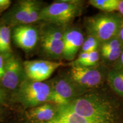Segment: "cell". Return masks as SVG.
I'll return each mask as SVG.
<instances>
[{"instance_id":"cell-6","label":"cell","mask_w":123,"mask_h":123,"mask_svg":"<svg viewBox=\"0 0 123 123\" xmlns=\"http://www.w3.org/2000/svg\"><path fill=\"white\" fill-rule=\"evenodd\" d=\"M5 58V73L1 83L5 88L15 90L27 78L23 63L12 54Z\"/></svg>"},{"instance_id":"cell-27","label":"cell","mask_w":123,"mask_h":123,"mask_svg":"<svg viewBox=\"0 0 123 123\" xmlns=\"http://www.w3.org/2000/svg\"><path fill=\"white\" fill-rule=\"evenodd\" d=\"M119 38H120V39L122 41V42L123 43V27L121 29V30L120 32L119 35Z\"/></svg>"},{"instance_id":"cell-11","label":"cell","mask_w":123,"mask_h":123,"mask_svg":"<svg viewBox=\"0 0 123 123\" xmlns=\"http://www.w3.org/2000/svg\"><path fill=\"white\" fill-rule=\"evenodd\" d=\"M30 0L19 1L3 17L5 24L14 27L25 25L28 16Z\"/></svg>"},{"instance_id":"cell-23","label":"cell","mask_w":123,"mask_h":123,"mask_svg":"<svg viewBox=\"0 0 123 123\" xmlns=\"http://www.w3.org/2000/svg\"><path fill=\"white\" fill-rule=\"evenodd\" d=\"M11 4L10 0H0V13L8 9Z\"/></svg>"},{"instance_id":"cell-13","label":"cell","mask_w":123,"mask_h":123,"mask_svg":"<svg viewBox=\"0 0 123 123\" xmlns=\"http://www.w3.org/2000/svg\"><path fill=\"white\" fill-rule=\"evenodd\" d=\"M35 123H98L83 117L64 106H59L56 108V113L51 120L46 122Z\"/></svg>"},{"instance_id":"cell-12","label":"cell","mask_w":123,"mask_h":123,"mask_svg":"<svg viewBox=\"0 0 123 123\" xmlns=\"http://www.w3.org/2000/svg\"><path fill=\"white\" fill-rule=\"evenodd\" d=\"M41 48L46 56L50 59H60L63 58V40H58L40 31Z\"/></svg>"},{"instance_id":"cell-1","label":"cell","mask_w":123,"mask_h":123,"mask_svg":"<svg viewBox=\"0 0 123 123\" xmlns=\"http://www.w3.org/2000/svg\"><path fill=\"white\" fill-rule=\"evenodd\" d=\"M77 115L98 123H114L115 112L112 104L93 93L79 96L64 105Z\"/></svg>"},{"instance_id":"cell-19","label":"cell","mask_w":123,"mask_h":123,"mask_svg":"<svg viewBox=\"0 0 123 123\" xmlns=\"http://www.w3.org/2000/svg\"><path fill=\"white\" fill-rule=\"evenodd\" d=\"M100 42L96 38L91 35H88V37L84 41L83 45L81 46V53H90L91 52L97 51Z\"/></svg>"},{"instance_id":"cell-16","label":"cell","mask_w":123,"mask_h":123,"mask_svg":"<svg viewBox=\"0 0 123 123\" xmlns=\"http://www.w3.org/2000/svg\"><path fill=\"white\" fill-rule=\"evenodd\" d=\"M108 83L114 91L123 96V71L113 70L108 75Z\"/></svg>"},{"instance_id":"cell-21","label":"cell","mask_w":123,"mask_h":123,"mask_svg":"<svg viewBox=\"0 0 123 123\" xmlns=\"http://www.w3.org/2000/svg\"><path fill=\"white\" fill-rule=\"evenodd\" d=\"M99 60V52L97 51L91 52L89 54L88 58L85 61L83 62L80 64L81 67H93V66H96L98 63Z\"/></svg>"},{"instance_id":"cell-20","label":"cell","mask_w":123,"mask_h":123,"mask_svg":"<svg viewBox=\"0 0 123 123\" xmlns=\"http://www.w3.org/2000/svg\"><path fill=\"white\" fill-rule=\"evenodd\" d=\"M123 43L118 37L101 43V51L123 49Z\"/></svg>"},{"instance_id":"cell-14","label":"cell","mask_w":123,"mask_h":123,"mask_svg":"<svg viewBox=\"0 0 123 123\" xmlns=\"http://www.w3.org/2000/svg\"><path fill=\"white\" fill-rule=\"evenodd\" d=\"M56 108L50 103H46L31 108L29 111L30 119L38 122H46L51 120L56 113Z\"/></svg>"},{"instance_id":"cell-28","label":"cell","mask_w":123,"mask_h":123,"mask_svg":"<svg viewBox=\"0 0 123 123\" xmlns=\"http://www.w3.org/2000/svg\"><path fill=\"white\" fill-rule=\"evenodd\" d=\"M120 64L122 67H123V51L121 53L120 57Z\"/></svg>"},{"instance_id":"cell-10","label":"cell","mask_w":123,"mask_h":123,"mask_svg":"<svg viewBox=\"0 0 123 123\" xmlns=\"http://www.w3.org/2000/svg\"><path fill=\"white\" fill-rule=\"evenodd\" d=\"M84 42L83 34L76 29H66L63 37V58L73 61Z\"/></svg>"},{"instance_id":"cell-25","label":"cell","mask_w":123,"mask_h":123,"mask_svg":"<svg viewBox=\"0 0 123 123\" xmlns=\"http://www.w3.org/2000/svg\"><path fill=\"white\" fill-rule=\"evenodd\" d=\"M118 11L123 18V0H119V6H118Z\"/></svg>"},{"instance_id":"cell-3","label":"cell","mask_w":123,"mask_h":123,"mask_svg":"<svg viewBox=\"0 0 123 123\" xmlns=\"http://www.w3.org/2000/svg\"><path fill=\"white\" fill-rule=\"evenodd\" d=\"M80 7V3L76 1H56L42 7L39 21L64 27L79 14Z\"/></svg>"},{"instance_id":"cell-2","label":"cell","mask_w":123,"mask_h":123,"mask_svg":"<svg viewBox=\"0 0 123 123\" xmlns=\"http://www.w3.org/2000/svg\"><path fill=\"white\" fill-rule=\"evenodd\" d=\"M85 26L89 35L103 43L119 37L123 21L115 14H99L86 18Z\"/></svg>"},{"instance_id":"cell-8","label":"cell","mask_w":123,"mask_h":123,"mask_svg":"<svg viewBox=\"0 0 123 123\" xmlns=\"http://www.w3.org/2000/svg\"><path fill=\"white\" fill-rule=\"evenodd\" d=\"M68 75L80 90L96 87L102 81L101 72L94 67L71 66Z\"/></svg>"},{"instance_id":"cell-17","label":"cell","mask_w":123,"mask_h":123,"mask_svg":"<svg viewBox=\"0 0 123 123\" xmlns=\"http://www.w3.org/2000/svg\"><path fill=\"white\" fill-rule=\"evenodd\" d=\"M90 4L101 11L112 12L118 11L119 0H91Z\"/></svg>"},{"instance_id":"cell-4","label":"cell","mask_w":123,"mask_h":123,"mask_svg":"<svg viewBox=\"0 0 123 123\" xmlns=\"http://www.w3.org/2000/svg\"><path fill=\"white\" fill-rule=\"evenodd\" d=\"M50 92V84L26 78L17 89L16 96L25 107L33 108L48 102Z\"/></svg>"},{"instance_id":"cell-26","label":"cell","mask_w":123,"mask_h":123,"mask_svg":"<svg viewBox=\"0 0 123 123\" xmlns=\"http://www.w3.org/2000/svg\"><path fill=\"white\" fill-rule=\"evenodd\" d=\"M5 99V94L3 91L0 88V103L2 102Z\"/></svg>"},{"instance_id":"cell-7","label":"cell","mask_w":123,"mask_h":123,"mask_svg":"<svg viewBox=\"0 0 123 123\" xmlns=\"http://www.w3.org/2000/svg\"><path fill=\"white\" fill-rule=\"evenodd\" d=\"M27 78L33 81L43 82L48 79L54 71L63 65L61 62L47 60L26 61L23 62Z\"/></svg>"},{"instance_id":"cell-22","label":"cell","mask_w":123,"mask_h":123,"mask_svg":"<svg viewBox=\"0 0 123 123\" xmlns=\"http://www.w3.org/2000/svg\"><path fill=\"white\" fill-rule=\"evenodd\" d=\"M123 51V49H120L114 50L101 51V54L103 57L107 61L113 62L120 58Z\"/></svg>"},{"instance_id":"cell-24","label":"cell","mask_w":123,"mask_h":123,"mask_svg":"<svg viewBox=\"0 0 123 123\" xmlns=\"http://www.w3.org/2000/svg\"><path fill=\"white\" fill-rule=\"evenodd\" d=\"M5 58L0 55V80L2 78L5 73Z\"/></svg>"},{"instance_id":"cell-5","label":"cell","mask_w":123,"mask_h":123,"mask_svg":"<svg viewBox=\"0 0 123 123\" xmlns=\"http://www.w3.org/2000/svg\"><path fill=\"white\" fill-rule=\"evenodd\" d=\"M51 92L48 102L56 106L67 105L78 98L80 90L71 80L68 74L61 75L53 79L50 83Z\"/></svg>"},{"instance_id":"cell-9","label":"cell","mask_w":123,"mask_h":123,"mask_svg":"<svg viewBox=\"0 0 123 123\" xmlns=\"http://www.w3.org/2000/svg\"><path fill=\"white\" fill-rule=\"evenodd\" d=\"M39 38L37 29L30 25H22L13 29V39L15 45L25 51L33 50Z\"/></svg>"},{"instance_id":"cell-15","label":"cell","mask_w":123,"mask_h":123,"mask_svg":"<svg viewBox=\"0 0 123 123\" xmlns=\"http://www.w3.org/2000/svg\"><path fill=\"white\" fill-rule=\"evenodd\" d=\"M11 32L8 26L2 25L0 27V53L4 57L12 54Z\"/></svg>"},{"instance_id":"cell-18","label":"cell","mask_w":123,"mask_h":123,"mask_svg":"<svg viewBox=\"0 0 123 123\" xmlns=\"http://www.w3.org/2000/svg\"><path fill=\"white\" fill-rule=\"evenodd\" d=\"M41 4L39 1L30 0L29 13L25 25H30L39 21V15L41 9Z\"/></svg>"}]
</instances>
